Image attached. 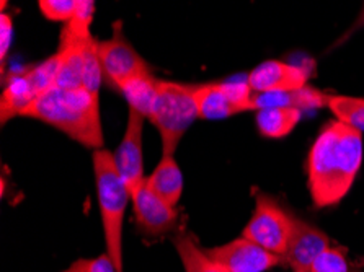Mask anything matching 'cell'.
<instances>
[{
  "mask_svg": "<svg viewBox=\"0 0 364 272\" xmlns=\"http://www.w3.org/2000/svg\"><path fill=\"white\" fill-rule=\"evenodd\" d=\"M363 165V132L340 121L321 131L307 158L309 192L316 207L338 204L350 192Z\"/></svg>",
  "mask_w": 364,
  "mask_h": 272,
  "instance_id": "cell-1",
  "label": "cell"
},
{
  "mask_svg": "<svg viewBox=\"0 0 364 272\" xmlns=\"http://www.w3.org/2000/svg\"><path fill=\"white\" fill-rule=\"evenodd\" d=\"M21 116L43 121L87 148L100 150L105 146L100 98L84 88L63 90L56 85L41 93Z\"/></svg>",
  "mask_w": 364,
  "mask_h": 272,
  "instance_id": "cell-2",
  "label": "cell"
},
{
  "mask_svg": "<svg viewBox=\"0 0 364 272\" xmlns=\"http://www.w3.org/2000/svg\"><path fill=\"white\" fill-rule=\"evenodd\" d=\"M93 173L107 253L119 272H123V224L131 192L121 178L114 153L107 148L93 152Z\"/></svg>",
  "mask_w": 364,
  "mask_h": 272,
  "instance_id": "cell-3",
  "label": "cell"
},
{
  "mask_svg": "<svg viewBox=\"0 0 364 272\" xmlns=\"http://www.w3.org/2000/svg\"><path fill=\"white\" fill-rule=\"evenodd\" d=\"M149 119L161 134L164 155H173L185 132L196 119H200L195 85L167 80L159 82Z\"/></svg>",
  "mask_w": 364,
  "mask_h": 272,
  "instance_id": "cell-4",
  "label": "cell"
},
{
  "mask_svg": "<svg viewBox=\"0 0 364 272\" xmlns=\"http://www.w3.org/2000/svg\"><path fill=\"white\" fill-rule=\"evenodd\" d=\"M60 65V53L43 60L35 67L10 72L0 98V121L2 124L21 116L35 99L54 85Z\"/></svg>",
  "mask_w": 364,
  "mask_h": 272,
  "instance_id": "cell-5",
  "label": "cell"
},
{
  "mask_svg": "<svg viewBox=\"0 0 364 272\" xmlns=\"http://www.w3.org/2000/svg\"><path fill=\"white\" fill-rule=\"evenodd\" d=\"M294 215L281 207L277 199L268 194H258L250 220L247 222L242 236L257 243L267 251L283 258L288 251Z\"/></svg>",
  "mask_w": 364,
  "mask_h": 272,
  "instance_id": "cell-6",
  "label": "cell"
},
{
  "mask_svg": "<svg viewBox=\"0 0 364 272\" xmlns=\"http://www.w3.org/2000/svg\"><path fill=\"white\" fill-rule=\"evenodd\" d=\"M113 30L114 33L109 40L98 41V58H100L103 79L121 92V88L136 77L151 74V69L124 38L121 23L114 25Z\"/></svg>",
  "mask_w": 364,
  "mask_h": 272,
  "instance_id": "cell-7",
  "label": "cell"
},
{
  "mask_svg": "<svg viewBox=\"0 0 364 272\" xmlns=\"http://www.w3.org/2000/svg\"><path fill=\"white\" fill-rule=\"evenodd\" d=\"M200 119L216 121L253 111V92L247 82L195 85Z\"/></svg>",
  "mask_w": 364,
  "mask_h": 272,
  "instance_id": "cell-8",
  "label": "cell"
},
{
  "mask_svg": "<svg viewBox=\"0 0 364 272\" xmlns=\"http://www.w3.org/2000/svg\"><path fill=\"white\" fill-rule=\"evenodd\" d=\"M206 253L224 272H264L283 264V258L267 251L245 236L206 249Z\"/></svg>",
  "mask_w": 364,
  "mask_h": 272,
  "instance_id": "cell-9",
  "label": "cell"
},
{
  "mask_svg": "<svg viewBox=\"0 0 364 272\" xmlns=\"http://www.w3.org/2000/svg\"><path fill=\"white\" fill-rule=\"evenodd\" d=\"M144 116L136 109L128 111V124L119 147L114 153L118 171L129 192H136L144 185V148H142V132H144Z\"/></svg>",
  "mask_w": 364,
  "mask_h": 272,
  "instance_id": "cell-10",
  "label": "cell"
},
{
  "mask_svg": "<svg viewBox=\"0 0 364 272\" xmlns=\"http://www.w3.org/2000/svg\"><path fill=\"white\" fill-rule=\"evenodd\" d=\"M328 248L330 238L327 233L296 217L284 263L292 272H311L316 259Z\"/></svg>",
  "mask_w": 364,
  "mask_h": 272,
  "instance_id": "cell-11",
  "label": "cell"
},
{
  "mask_svg": "<svg viewBox=\"0 0 364 272\" xmlns=\"http://www.w3.org/2000/svg\"><path fill=\"white\" fill-rule=\"evenodd\" d=\"M309 74L297 65L281 60H267L257 65L247 77L248 87L253 93H278L301 90L307 87Z\"/></svg>",
  "mask_w": 364,
  "mask_h": 272,
  "instance_id": "cell-12",
  "label": "cell"
},
{
  "mask_svg": "<svg viewBox=\"0 0 364 272\" xmlns=\"http://www.w3.org/2000/svg\"><path fill=\"white\" fill-rule=\"evenodd\" d=\"M131 202L137 224L149 235H164L176 225V220H178L176 207L159 199L146 186V183L131 194Z\"/></svg>",
  "mask_w": 364,
  "mask_h": 272,
  "instance_id": "cell-13",
  "label": "cell"
},
{
  "mask_svg": "<svg viewBox=\"0 0 364 272\" xmlns=\"http://www.w3.org/2000/svg\"><path fill=\"white\" fill-rule=\"evenodd\" d=\"M327 93L317 88L304 87L301 90L278 92V93H253V111L268 108H292V109H317L327 107Z\"/></svg>",
  "mask_w": 364,
  "mask_h": 272,
  "instance_id": "cell-14",
  "label": "cell"
},
{
  "mask_svg": "<svg viewBox=\"0 0 364 272\" xmlns=\"http://www.w3.org/2000/svg\"><path fill=\"white\" fill-rule=\"evenodd\" d=\"M146 186L165 204L176 207L181 194H183V175L173 155H164L162 160L147 176Z\"/></svg>",
  "mask_w": 364,
  "mask_h": 272,
  "instance_id": "cell-15",
  "label": "cell"
},
{
  "mask_svg": "<svg viewBox=\"0 0 364 272\" xmlns=\"http://www.w3.org/2000/svg\"><path fill=\"white\" fill-rule=\"evenodd\" d=\"M88 40L59 43L58 51L60 53V65L54 85L63 88V90H79V88H82V79H84V51Z\"/></svg>",
  "mask_w": 364,
  "mask_h": 272,
  "instance_id": "cell-16",
  "label": "cell"
},
{
  "mask_svg": "<svg viewBox=\"0 0 364 272\" xmlns=\"http://www.w3.org/2000/svg\"><path fill=\"white\" fill-rule=\"evenodd\" d=\"M302 111L292 108H268L257 111V129L263 137L283 138L294 131Z\"/></svg>",
  "mask_w": 364,
  "mask_h": 272,
  "instance_id": "cell-17",
  "label": "cell"
},
{
  "mask_svg": "<svg viewBox=\"0 0 364 272\" xmlns=\"http://www.w3.org/2000/svg\"><path fill=\"white\" fill-rule=\"evenodd\" d=\"M159 79L151 74L136 77L131 82L126 83V85L121 88V93H123L126 102H128L131 109H136L137 113H141L144 118H149L152 111L154 99L157 95V87H159Z\"/></svg>",
  "mask_w": 364,
  "mask_h": 272,
  "instance_id": "cell-18",
  "label": "cell"
},
{
  "mask_svg": "<svg viewBox=\"0 0 364 272\" xmlns=\"http://www.w3.org/2000/svg\"><path fill=\"white\" fill-rule=\"evenodd\" d=\"M173 243L185 272H224L204 249L198 246L190 233H181Z\"/></svg>",
  "mask_w": 364,
  "mask_h": 272,
  "instance_id": "cell-19",
  "label": "cell"
},
{
  "mask_svg": "<svg viewBox=\"0 0 364 272\" xmlns=\"http://www.w3.org/2000/svg\"><path fill=\"white\" fill-rule=\"evenodd\" d=\"M327 108L332 111L336 121L360 132L364 131V98L330 95Z\"/></svg>",
  "mask_w": 364,
  "mask_h": 272,
  "instance_id": "cell-20",
  "label": "cell"
},
{
  "mask_svg": "<svg viewBox=\"0 0 364 272\" xmlns=\"http://www.w3.org/2000/svg\"><path fill=\"white\" fill-rule=\"evenodd\" d=\"M103 80V70L98 58V41L90 38L85 44L84 51V79H82V88L92 93L93 97H100V87Z\"/></svg>",
  "mask_w": 364,
  "mask_h": 272,
  "instance_id": "cell-21",
  "label": "cell"
},
{
  "mask_svg": "<svg viewBox=\"0 0 364 272\" xmlns=\"http://www.w3.org/2000/svg\"><path fill=\"white\" fill-rule=\"evenodd\" d=\"M38 5L46 20L68 23L69 20L74 18L79 0H40Z\"/></svg>",
  "mask_w": 364,
  "mask_h": 272,
  "instance_id": "cell-22",
  "label": "cell"
},
{
  "mask_svg": "<svg viewBox=\"0 0 364 272\" xmlns=\"http://www.w3.org/2000/svg\"><path fill=\"white\" fill-rule=\"evenodd\" d=\"M311 272H350V266L340 248L330 246L316 259Z\"/></svg>",
  "mask_w": 364,
  "mask_h": 272,
  "instance_id": "cell-23",
  "label": "cell"
},
{
  "mask_svg": "<svg viewBox=\"0 0 364 272\" xmlns=\"http://www.w3.org/2000/svg\"><path fill=\"white\" fill-rule=\"evenodd\" d=\"M63 272H119L108 253H103L97 258L77 259Z\"/></svg>",
  "mask_w": 364,
  "mask_h": 272,
  "instance_id": "cell-24",
  "label": "cell"
},
{
  "mask_svg": "<svg viewBox=\"0 0 364 272\" xmlns=\"http://www.w3.org/2000/svg\"><path fill=\"white\" fill-rule=\"evenodd\" d=\"M0 30H2V38H0V60H2V72L5 70V60H7V54L12 44L14 38V20L12 15H7L5 12L0 13Z\"/></svg>",
  "mask_w": 364,
  "mask_h": 272,
  "instance_id": "cell-25",
  "label": "cell"
},
{
  "mask_svg": "<svg viewBox=\"0 0 364 272\" xmlns=\"http://www.w3.org/2000/svg\"><path fill=\"white\" fill-rule=\"evenodd\" d=\"M361 26H364V9H363V12H361V15H360V18H358V21L355 25L351 26V30H348V33H346V36H350L351 33H355L358 28H361Z\"/></svg>",
  "mask_w": 364,
  "mask_h": 272,
  "instance_id": "cell-26",
  "label": "cell"
},
{
  "mask_svg": "<svg viewBox=\"0 0 364 272\" xmlns=\"http://www.w3.org/2000/svg\"><path fill=\"white\" fill-rule=\"evenodd\" d=\"M361 263H363V266H364V256L361 258Z\"/></svg>",
  "mask_w": 364,
  "mask_h": 272,
  "instance_id": "cell-27",
  "label": "cell"
}]
</instances>
